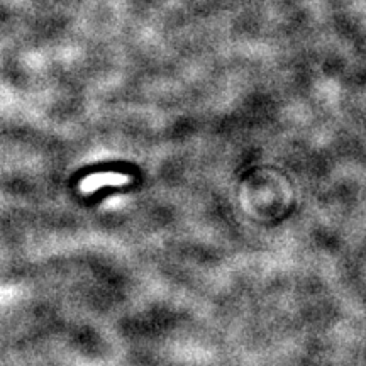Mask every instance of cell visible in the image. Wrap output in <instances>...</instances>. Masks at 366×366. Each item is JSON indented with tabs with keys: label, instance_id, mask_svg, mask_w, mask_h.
<instances>
[{
	"label": "cell",
	"instance_id": "6da1fadb",
	"mask_svg": "<svg viewBox=\"0 0 366 366\" xmlns=\"http://www.w3.org/2000/svg\"><path fill=\"white\" fill-rule=\"evenodd\" d=\"M129 176L128 175H119V173H100V175H92L89 179L83 180L80 183V188L85 194H90L93 190H99L104 185H121V183H128Z\"/></svg>",
	"mask_w": 366,
	"mask_h": 366
}]
</instances>
